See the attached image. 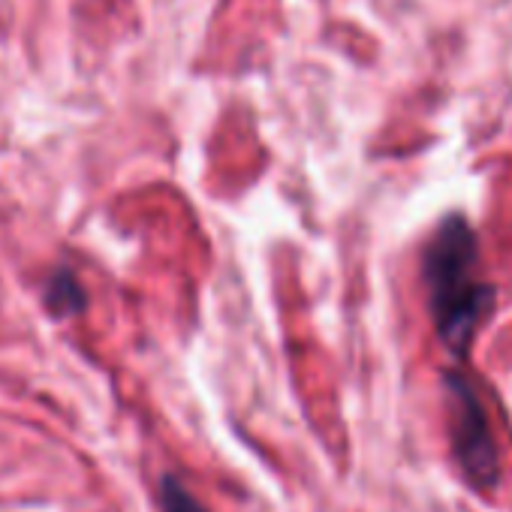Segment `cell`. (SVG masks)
<instances>
[{
  "label": "cell",
  "mask_w": 512,
  "mask_h": 512,
  "mask_svg": "<svg viewBox=\"0 0 512 512\" xmlns=\"http://www.w3.org/2000/svg\"><path fill=\"white\" fill-rule=\"evenodd\" d=\"M422 275L440 341L455 356H464L494 305L491 284L479 278L476 235L464 217H446L437 226L422 256Z\"/></svg>",
  "instance_id": "1"
},
{
  "label": "cell",
  "mask_w": 512,
  "mask_h": 512,
  "mask_svg": "<svg viewBox=\"0 0 512 512\" xmlns=\"http://www.w3.org/2000/svg\"><path fill=\"white\" fill-rule=\"evenodd\" d=\"M446 401H449V440L452 455L464 479L476 491H491L500 482V452L479 401V392L464 374H446Z\"/></svg>",
  "instance_id": "2"
},
{
  "label": "cell",
  "mask_w": 512,
  "mask_h": 512,
  "mask_svg": "<svg viewBox=\"0 0 512 512\" xmlns=\"http://www.w3.org/2000/svg\"><path fill=\"white\" fill-rule=\"evenodd\" d=\"M43 302H46V308H49L55 317H73V314H82V311H85L88 296H85L82 284L76 281V275H73L70 269H58V272L46 281Z\"/></svg>",
  "instance_id": "3"
},
{
  "label": "cell",
  "mask_w": 512,
  "mask_h": 512,
  "mask_svg": "<svg viewBox=\"0 0 512 512\" xmlns=\"http://www.w3.org/2000/svg\"><path fill=\"white\" fill-rule=\"evenodd\" d=\"M160 512H208V509L193 497V491L181 479L163 476L160 479Z\"/></svg>",
  "instance_id": "4"
}]
</instances>
